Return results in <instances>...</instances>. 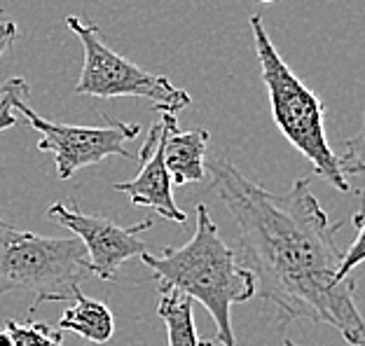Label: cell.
I'll return each mask as SVG.
<instances>
[{
    "label": "cell",
    "instance_id": "3",
    "mask_svg": "<svg viewBox=\"0 0 365 346\" xmlns=\"http://www.w3.org/2000/svg\"><path fill=\"white\" fill-rule=\"evenodd\" d=\"M253 43L258 52L262 82L269 96L272 117L288 143H293L307 159L312 162L314 173L337 192H349L351 185L339 169V157L333 152L326 136V108L323 101L312 92L304 82L288 68L264 26L262 16L253 14L251 19Z\"/></svg>",
    "mask_w": 365,
    "mask_h": 346
},
{
    "label": "cell",
    "instance_id": "20",
    "mask_svg": "<svg viewBox=\"0 0 365 346\" xmlns=\"http://www.w3.org/2000/svg\"><path fill=\"white\" fill-rule=\"evenodd\" d=\"M260 3H274V0H260Z\"/></svg>",
    "mask_w": 365,
    "mask_h": 346
},
{
    "label": "cell",
    "instance_id": "1",
    "mask_svg": "<svg viewBox=\"0 0 365 346\" xmlns=\"http://www.w3.org/2000/svg\"><path fill=\"white\" fill-rule=\"evenodd\" d=\"M206 171L237 222V258L253 274L255 293L277 309L279 323L307 318L335 327L351 346H365L356 281L339 278L342 251L335 234L342 222L328 220L309 178L295 180L288 194H274L225 157L206 159Z\"/></svg>",
    "mask_w": 365,
    "mask_h": 346
},
{
    "label": "cell",
    "instance_id": "17",
    "mask_svg": "<svg viewBox=\"0 0 365 346\" xmlns=\"http://www.w3.org/2000/svg\"><path fill=\"white\" fill-rule=\"evenodd\" d=\"M0 346H14L12 337H10V332H7V330H0Z\"/></svg>",
    "mask_w": 365,
    "mask_h": 346
},
{
    "label": "cell",
    "instance_id": "14",
    "mask_svg": "<svg viewBox=\"0 0 365 346\" xmlns=\"http://www.w3.org/2000/svg\"><path fill=\"white\" fill-rule=\"evenodd\" d=\"M339 169L344 176H356V173H365V115L361 131L354 138H349L344 145V154L339 157Z\"/></svg>",
    "mask_w": 365,
    "mask_h": 346
},
{
    "label": "cell",
    "instance_id": "8",
    "mask_svg": "<svg viewBox=\"0 0 365 346\" xmlns=\"http://www.w3.org/2000/svg\"><path fill=\"white\" fill-rule=\"evenodd\" d=\"M136 159L140 162V171L127 183H115L113 189L127 194L134 206H148V209H155L162 218L173 222H185V211L173 201V180L167 171V164H164L160 122L153 125Z\"/></svg>",
    "mask_w": 365,
    "mask_h": 346
},
{
    "label": "cell",
    "instance_id": "2",
    "mask_svg": "<svg viewBox=\"0 0 365 346\" xmlns=\"http://www.w3.org/2000/svg\"><path fill=\"white\" fill-rule=\"evenodd\" d=\"M160 283V290H173L197 300L215 320L213 342L237 346L232 332V304L248 302L255 295V278L237 253L220 238L206 204L197 206V227L185 246H167L162 255H140Z\"/></svg>",
    "mask_w": 365,
    "mask_h": 346
},
{
    "label": "cell",
    "instance_id": "6",
    "mask_svg": "<svg viewBox=\"0 0 365 346\" xmlns=\"http://www.w3.org/2000/svg\"><path fill=\"white\" fill-rule=\"evenodd\" d=\"M5 89L10 92V105L26 120L31 129H36L38 150L49 152L54 157L56 176L61 180H68L76 176L80 169L98 164L108 157H122V159H136L127 150V141H134L140 134L138 125H129L122 120H110L101 127H76V125H61V122L45 120L29 105V85L24 78H10L5 82Z\"/></svg>",
    "mask_w": 365,
    "mask_h": 346
},
{
    "label": "cell",
    "instance_id": "9",
    "mask_svg": "<svg viewBox=\"0 0 365 346\" xmlns=\"http://www.w3.org/2000/svg\"><path fill=\"white\" fill-rule=\"evenodd\" d=\"M162 125V147L164 164L173 180V185L202 183L206 178V147H209V131L192 129L180 131L176 115L160 112Z\"/></svg>",
    "mask_w": 365,
    "mask_h": 346
},
{
    "label": "cell",
    "instance_id": "12",
    "mask_svg": "<svg viewBox=\"0 0 365 346\" xmlns=\"http://www.w3.org/2000/svg\"><path fill=\"white\" fill-rule=\"evenodd\" d=\"M5 330L10 332L14 346H63V332L54 330L40 320H5Z\"/></svg>",
    "mask_w": 365,
    "mask_h": 346
},
{
    "label": "cell",
    "instance_id": "13",
    "mask_svg": "<svg viewBox=\"0 0 365 346\" xmlns=\"http://www.w3.org/2000/svg\"><path fill=\"white\" fill-rule=\"evenodd\" d=\"M354 227H356V238L349 248L344 251L342 262H339V278H349L351 269H356L365 262V189L361 192V209L354 216Z\"/></svg>",
    "mask_w": 365,
    "mask_h": 346
},
{
    "label": "cell",
    "instance_id": "16",
    "mask_svg": "<svg viewBox=\"0 0 365 346\" xmlns=\"http://www.w3.org/2000/svg\"><path fill=\"white\" fill-rule=\"evenodd\" d=\"M21 120H16V115L12 112V105H10V92L5 89H0V131H7V129H14L19 125Z\"/></svg>",
    "mask_w": 365,
    "mask_h": 346
},
{
    "label": "cell",
    "instance_id": "18",
    "mask_svg": "<svg viewBox=\"0 0 365 346\" xmlns=\"http://www.w3.org/2000/svg\"><path fill=\"white\" fill-rule=\"evenodd\" d=\"M284 346H300V344H295L293 340H290V337H286V340H284Z\"/></svg>",
    "mask_w": 365,
    "mask_h": 346
},
{
    "label": "cell",
    "instance_id": "4",
    "mask_svg": "<svg viewBox=\"0 0 365 346\" xmlns=\"http://www.w3.org/2000/svg\"><path fill=\"white\" fill-rule=\"evenodd\" d=\"M87 278L91 269L80 238L40 236L0 220V298L31 295L33 314L45 302H73Z\"/></svg>",
    "mask_w": 365,
    "mask_h": 346
},
{
    "label": "cell",
    "instance_id": "5",
    "mask_svg": "<svg viewBox=\"0 0 365 346\" xmlns=\"http://www.w3.org/2000/svg\"><path fill=\"white\" fill-rule=\"evenodd\" d=\"M66 26L76 33L85 49V63H82L76 87H73L76 94L94 98H145L157 112L173 115L192 103V96L185 89L173 85L169 78L148 73L108 47L101 38V31L94 23L82 21L80 16H68Z\"/></svg>",
    "mask_w": 365,
    "mask_h": 346
},
{
    "label": "cell",
    "instance_id": "11",
    "mask_svg": "<svg viewBox=\"0 0 365 346\" xmlns=\"http://www.w3.org/2000/svg\"><path fill=\"white\" fill-rule=\"evenodd\" d=\"M157 314L167 325L169 346H202L195 327L192 300L173 290H160Z\"/></svg>",
    "mask_w": 365,
    "mask_h": 346
},
{
    "label": "cell",
    "instance_id": "7",
    "mask_svg": "<svg viewBox=\"0 0 365 346\" xmlns=\"http://www.w3.org/2000/svg\"><path fill=\"white\" fill-rule=\"evenodd\" d=\"M47 218L71 229L76 238H80L87 251L91 276L101 278V281H113L124 262L148 253V243L140 238V232L150 229L153 220H143L131 227H120L110 218L89 216V213H82L76 204L66 206L61 201L49 206Z\"/></svg>",
    "mask_w": 365,
    "mask_h": 346
},
{
    "label": "cell",
    "instance_id": "19",
    "mask_svg": "<svg viewBox=\"0 0 365 346\" xmlns=\"http://www.w3.org/2000/svg\"><path fill=\"white\" fill-rule=\"evenodd\" d=\"M215 342L213 340H202V346H213Z\"/></svg>",
    "mask_w": 365,
    "mask_h": 346
},
{
    "label": "cell",
    "instance_id": "15",
    "mask_svg": "<svg viewBox=\"0 0 365 346\" xmlns=\"http://www.w3.org/2000/svg\"><path fill=\"white\" fill-rule=\"evenodd\" d=\"M16 38H19V26H16V21L0 7V56L12 47Z\"/></svg>",
    "mask_w": 365,
    "mask_h": 346
},
{
    "label": "cell",
    "instance_id": "10",
    "mask_svg": "<svg viewBox=\"0 0 365 346\" xmlns=\"http://www.w3.org/2000/svg\"><path fill=\"white\" fill-rule=\"evenodd\" d=\"M56 330H73L80 335L82 340H87L91 344H106L110 342V337L115 335V318L113 311L106 307L103 302L85 298L78 295L71 302V307L63 311V316L59 320Z\"/></svg>",
    "mask_w": 365,
    "mask_h": 346
}]
</instances>
